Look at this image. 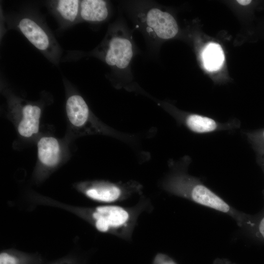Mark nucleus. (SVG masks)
Returning <instances> with one entry per match:
<instances>
[{
    "instance_id": "423d86ee",
    "label": "nucleus",
    "mask_w": 264,
    "mask_h": 264,
    "mask_svg": "<svg viewBox=\"0 0 264 264\" xmlns=\"http://www.w3.org/2000/svg\"><path fill=\"white\" fill-rule=\"evenodd\" d=\"M138 19L148 35L159 41L172 39L178 31L174 17L158 7H151L139 12Z\"/></svg>"
},
{
    "instance_id": "f3484780",
    "label": "nucleus",
    "mask_w": 264,
    "mask_h": 264,
    "mask_svg": "<svg viewBox=\"0 0 264 264\" xmlns=\"http://www.w3.org/2000/svg\"><path fill=\"white\" fill-rule=\"evenodd\" d=\"M213 264H236L232 263L226 259H216L213 262Z\"/></svg>"
},
{
    "instance_id": "6ab92c4d",
    "label": "nucleus",
    "mask_w": 264,
    "mask_h": 264,
    "mask_svg": "<svg viewBox=\"0 0 264 264\" xmlns=\"http://www.w3.org/2000/svg\"><path fill=\"white\" fill-rule=\"evenodd\" d=\"M262 135L263 138H264V130L262 132Z\"/></svg>"
},
{
    "instance_id": "9d476101",
    "label": "nucleus",
    "mask_w": 264,
    "mask_h": 264,
    "mask_svg": "<svg viewBox=\"0 0 264 264\" xmlns=\"http://www.w3.org/2000/svg\"><path fill=\"white\" fill-rule=\"evenodd\" d=\"M38 158L41 165L50 170L61 161L62 149L58 139L52 136H43L37 142Z\"/></svg>"
},
{
    "instance_id": "9b49d317",
    "label": "nucleus",
    "mask_w": 264,
    "mask_h": 264,
    "mask_svg": "<svg viewBox=\"0 0 264 264\" xmlns=\"http://www.w3.org/2000/svg\"><path fill=\"white\" fill-rule=\"evenodd\" d=\"M81 0H58L50 1L49 6L62 28L79 22Z\"/></svg>"
},
{
    "instance_id": "6e6552de",
    "label": "nucleus",
    "mask_w": 264,
    "mask_h": 264,
    "mask_svg": "<svg viewBox=\"0 0 264 264\" xmlns=\"http://www.w3.org/2000/svg\"><path fill=\"white\" fill-rule=\"evenodd\" d=\"M67 89L66 111L70 123L77 128L86 126L92 119V114L83 97L72 88L71 84L64 80Z\"/></svg>"
},
{
    "instance_id": "f8f14e48",
    "label": "nucleus",
    "mask_w": 264,
    "mask_h": 264,
    "mask_svg": "<svg viewBox=\"0 0 264 264\" xmlns=\"http://www.w3.org/2000/svg\"><path fill=\"white\" fill-rule=\"evenodd\" d=\"M108 1L103 0H81L79 22H100L106 20L110 14Z\"/></svg>"
},
{
    "instance_id": "7ed1b4c3",
    "label": "nucleus",
    "mask_w": 264,
    "mask_h": 264,
    "mask_svg": "<svg viewBox=\"0 0 264 264\" xmlns=\"http://www.w3.org/2000/svg\"><path fill=\"white\" fill-rule=\"evenodd\" d=\"M10 25L18 30L52 64L57 66L62 49L43 19L35 12L26 10L16 15Z\"/></svg>"
},
{
    "instance_id": "f257e3e1",
    "label": "nucleus",
    "mask_w": 264,
    "mask_h": 264,
    "mask_svg": "<svg viewBox=\"0 0 264 264\" xmlns=\"http://www.w3.org/2000/svg\"><path fill=\"white\" fill-rule=\"evenodd\" d=\"M75 215L100 232L114 235L126 241H132L139 216L151 207L146 198L131 207L103 204L94 207H79L49 201Z\"/></svg>"
},
{
    "instance_id": "1a4fd4ad",
    "label": "nucleus",
    "mask_w": 264,
    "mask_h": 264,
    "mask_svg": "<svg viewBox=\"0 0 264 264\" xmlns=\"http://www.w3.org/2000/svg\"><path fill=\"white\" fill-rule=\"evenodd\" d=\"M191 131L197 133H206L216 131L231 130L237 127L238 123H222L210 117L190 113L177 119Z\"/></svg>"
},
{
    "instance_id": "f03ea898",
    "label": "nucleus",
    "mask_w": 264,
    "mask_h": 264,
    "mask_svg": "<svg viewBox=\"0 0 264 264\" xmlns=\"http://www.w3.org/2000/svg\"><path fill=\"white\" fill-rule=\"evenodd\" d=\"M162 186L171 194L229 216L241 229L249 220L250 215L238 210L205 185L199 178L188 174L187 165L174 167L163 181Z\"/></svg>"
},
{
    "instance_id": "a211bd4d",
    "label": "nucleus",
    "mask_w": 264,
    "mask_h": 264,
    "mask_svg": "<svg viewBox=\"0 0 264 264\" xmlns=\"http://www.w3.org/2000/svg\"><path fill=\"white\" fill-rule=\"evenodd\" d=\"M237 2L241 5H246L250 4L251 2L250 0H239Z\"/></svg>"
},
{
    "instance_id": "39448f33",
    "label": "nucleus",
    "mask_w": 264,
    "mask_h": 264,
    "mask_svg": "<svg viewBox=\"0 0 264 264\" xmlns=\"http://www.w3.org/2000/svg\"><path fill=\"white\" fill-rule=\"evenodd\" d=\"M75 187L91 200L104 204H113L140 195L143 187L133 180L125 182L92 180L80 182Z\"/></svg>"
},
{
    "instance_id": "ddd939ff",
    "label": "nucleus",
    "mask_w": 264,
    "mask_h": 264,
    "mask_svg": "<svg viewBox=\"0 0 264 264\" xmlns=\"http://www.w3.org/2000/svg\"><path fill=\"white\" fill-rule=\"evenodd\" d=\"M242 230L250 240L264 243V207L255 215H250L247 224Z\"/></svg>"
},
{
    "instance_id": "0eeeda50",
    "label": "nucleus",
    "mask_w": 264,
    "mask_h": 264,
    "mask_svg": "<svg viewBox=\"0 0 264 264\" xmlns=\"http://www.w3.org/2000/svg\"><path fill=\"white\" fill-rule=\"evenodd\" d=\"M9 107L19 112L21 119L18 125L19 134L29 138L38 133L42 108L38 103L26 101L13 94L8 95Z\"/></svg>"
},
{
    "instance_id": "dca6fc26",
    "label": "nucleus",
    "mask_w": 264,
    "mask_h": 264,
    "mask_svg": "<svg viewBox=\"0 0 264 264\" xmlns=\"http://www.w3.org/2000/svg\"><path fill=\"white\" fill-rule=\"evenodd\" d=\"M153 264H176L170 257L164 254H158L154 258Z\"/></svg>"
},
{
    "instance_id": "2eb2a0df",
    "label": "nucleus",
    "mask_w": 264,
    "mask_h": 264,
    "mask_svg": "<svg viewBox=\"0 0 264 264\" xmlns=\"http://www.w3.org/2000/svg\"><path fill=\"white\" fill-rule=\"evenodd\" d=\"M20 260L16 256L7 252L0 254V264H19Z\"/></svg>"
},
{
    "instance_id": "4468645a",
    "label": "nucleus",
    "mask_w": 264,
    "mask_h": 264,
    "mask_svg": "<svg viewBox=\"0 0 264 264\" xmlns=\"http://www.w3.org/2000/svg\"><path fill=\"white\" fill-rule=\"evenodd\" d=\"M202 58L205 68L208 71L217 70L224 61V54L220 46L216 43L208 44L204 48Z\"/></svg>"
},
{
    "instance_id": "20e7f679",
    "label": "nucleus",
    "mask_w": 264,
    "mask_h": 264,
    "mask_svg": "<svg viewBox=\"0 0 264 264\" xmlns=\"http://www.w3.org/2000/svg\"><path fill=\"white\" fill-rule=\"evenodd\" d=\"M91 54L113 69L126 70L134 55L132 38L123 27L111 25L103 41L92 51Z\"/></svg>"
}]
</instances>
